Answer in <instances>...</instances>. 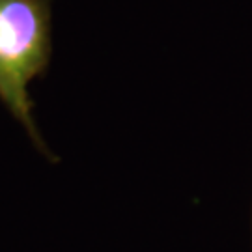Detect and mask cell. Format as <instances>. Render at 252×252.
Here are the masks:
<instances>
[{
  "label": "cell",
  "instance_id": "1",
  "mask_svg": "<svg viewBox=\"0 0 252 252\" xmlns=\"http://www.w3.org/2000/svg\"><path fill=\"white\" fill-rule=\"evenodd\" d=\"M45 54V15L36 0H0V99L34 136L27 86Z\"/></svg>",
  "mask_w": 252,
  "mask_h": 252
}]
</instances>
